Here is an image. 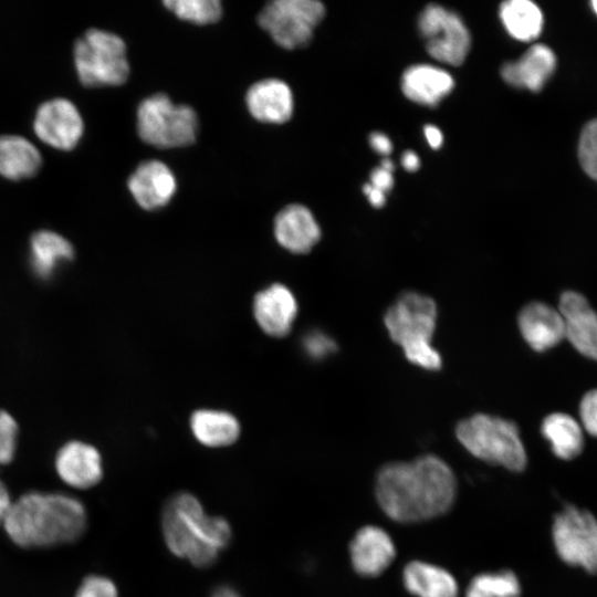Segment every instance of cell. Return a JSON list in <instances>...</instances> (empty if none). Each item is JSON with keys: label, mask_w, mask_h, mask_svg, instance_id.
<instances>
[{"label": "cell", "mask_w": 597, "mask_h": 597, "mask_svg": "<svg viewBox=\"0 0 597 597\" xmlns=\"http://www.w3.org/2000/svg\"><path fill=\"white\" fill-rule=\"evenodd\" d=\"M578 159L584 171L597 180V118L588 122L580 133Z\"/></svg>", "instance_id": "cell-30"}, {"label": "cell", "mask_w": 597, "mask_h": 597, "mask_svg": "<svg viewBox=\"0 0 597 597\" xmlns=\"http://www.w3.org/2000/svg\"><path fill=\"white\" fill-rule=\"evenodd\" d=\"M55 469L61 480L81 490L95 486L103 478L98 450L82 441H70L59 450Z\"/></svg>", "instance_id": "cell-15"}, {"label": "cell", "mask_w": 597, "mask_h": 597, "mask_svg": "<svg viewBox=\"0 0 597 597\" xmlns=\"http://www.w3.org/2000/svg\"><path fill=\"white\" fill-rule=\"evenodd\" d=\"M75 597H118V590L108 577L90 575L81 583Z\"/></svg>", "instance_id": "cell-32"}, {"label": "cell", "mask_w": 597, "mask_h": 597, "mask_svg": "<svg viewBox=\"0 0 597 597\" xmlns=\"http://www.w3.org/2000/svg\"><path fill=\"white\" fill-rule=\"evenodd\" d=\"M74 256L72 244L62 235L41 230L31 237L30 263L33 272L41 279H50L57 268Z\"/></svg>", "instance_id": "cell-25"}, {"label": "cell", "mask_w": 597, "mask_h": 597, "mask_svg": "<svg viewBox=\"0 0 597 597\" xmlns=\"http://www.w3.org/2000/svg\"><path fill=\"white\" fill-rule=\"evenodd\" d=\"M425 135L429 146L433 149H438L443 142L441 130L434 125H427L425 127Z\"/></svg>", "instance_id": "cell-38"}, {"label": "cell", "mask_w": 597, "mask_h": 597, "mask_svg": "<svg viewBox=\"0 0 597 597\" xmlns=\"http://www.w3.org/2000/svg\"><path fill=\"white\" fill-rule=\"evenodd\" d=\"M552 538L565 564L597 574V519L591 512L566 505L554 517Z\"/></svg>", "instance_id": "cell-9"}, {"label": "cell", "mask_w": 597, "mask_h": 597, "mask_svg": "<svg viewBox=\"0 0 597 597\" xmlns=\"http://www.w3.org/2000/svg\"><path fill=\"white\" fill-rule=\"evenodd\" d=\"M556 56L545 44L530 46L516 61L501 67L502 78L511 86L538 92L554 73Z\"/></svg>", "instance_id": "cell-20"}, {"label": "cell", "mask_w": 597, "mask_h": 597, "mask_svg": "<svg viewBox=\"0 0 597 597\" xmlns=\"http://www.w3.org/2000/svg\"><path fill=\"white\" fill-rule=\"evenodd\" d=\"M253 313L264 333L272 337H284L296 317L297 303L286 286L275 283L255 295Z\"/></svg>", "instance_id": "cell-17"}, {"label": "cell", "mask_w": 597, "mask_h": 597, "mask_svg": "<svg viewBox=\"0 0 597 597\" xmlns=\"http://www.w3.org/2000/svg\"><path fill=\"white\" fill-rule=\"evenodd\" d=\"M160 526L168 551L198 568L212 566L232 540L229 521L207 514L197 495L188 491L168 499L161 510Z\"/></svg>", "instance_id": "cell-3"}, {"label": "cell", "mask_w": 597, "mask_h": 597, "mask_svg": "<svg viewBox=\"0 0 597 597\" xmlns=\"http://www.w3.org/2000/svg\"><path fill=\"white\" fill-rule=\"evenodd\" d=\"M558 311L565 326V338L585 357L597 362V313L587 298L576 291H565Z\"/></svg>", "instance_id": "cell-12"}, {"label": "cell", "mask_w": 597, "mask_h": 597, "mask_svg": "<svg viewBox=\"0 0 597 597\" xmlns=\"http://www.w3.org/2000/svg\"><path fill=\"white\" fill-rule=\"evenodd\" d=\"M459 442L475 458L521 472L527 454L517 426L507 419L485 413L473 415L455 428Z\"/></svg>", "instance_id": "cell-5"}, {"label": "cell", "mask_w": 597, "mask_h": 597, "mask_svg": "<svg viewBox=\"0 0 597 597\" xmlns=\"http://www.w3.org/2000/svg\"><path fill=\"white\" fill-rule=\"evenodd\" d=\"M307 354L316 359L326 357L336 350L335 342L321 332H313L304 339Z\"/></svg>", "instance_id": "cell-34"}, {"label": "cell", "mask_w": 597, "mask_h": 597, "mask_svg": "<svg viewBox=\"0 0 597 597\" xmlns=\"http://www.w3.org/2000/svg\"><path fill=\"white\" fill-rule=\"evenodd\" d=\"M163 3L177 18L195 24H211L222 15L219 0H165Z\"/></svg>", "instance_id": "cell-29"}, {"label": "cell", "mask_w": 597, "mask_h": 597, "mask_svg": "<svg viewBox=\"0 0 597 597\" xmlns=\"http://www.w3.org/2000/svg\"><path fill=\"white\" fill-rule=\"evenodd\" d=\"M522 337L536 352H545L565 338L562 314L544 302H530L517 316Z\"/></svg>", "instance_id": "cell-16"}, {"label": "cell", "mask_w": 597, "mask_h": 597, "mask_svg": "<svg viewBox=\"0 0 597 597\" xmlns=\"http://www.w3.org/2000/svg\"><path fill=\"white\" fill-rule=\"evenodd\" d=\"M136 127L140 139L158 148L185 147L195 143L198 117L188 105L174 104L169 96L157 93L142 101Z\"/></svg>", "instance_id": "cell-7"}, {"label": "cell", "mask_w": 597, "mask_h": 597, "mask_svg": "<svg viewBox=\"0 0 597 597\" xmlns=\"http://www.w3.org/2000/svg\"><path fill=\"white\" fill-rule=\"evenodd\" d=\"M17 436V422L8 412L0 410V464H8L13 460Z\"/></svg>", "instance_id": "cell-31"}, {"label": "cell", "mask_w": 597, "mask_h": 597, "mask_svg": "<svg viewBox=\"0 0 597 597\" xmlns=\"http://www.w3.org/2000/svg\"><path fill=\"white\" fill-rule=\"evenodd\" d=\"M363 190L373 207L380 208L385 205L386 202L385 192L374 188L370 184H366Z\"/></svg>", "instance_id": "cell-37"}, {"label": "cell", "mask_w": 597, "mask_h": 597, "mask_svg": "<svg viewBox=\"0 0 597 597\" xmlns=\"http://www.w3.org/2000/svg\"><path fill=\"white\" fill-rule=\"evenodd\" d=\"M349 556L353 568L358 575L375 577L392 563L396 546L384 528L366 525L353 537L349 544Z\"/></svg>", "instance_id": "cell-13"}, {"label": "cell", "mask_w": 597, "mask_h": 597, "mask_svg": "<svg viewBox=\"0 0 597 597\" xmlns=\"http://www.w3.org/2000/svg\"><path fill=\"white\" fill-rule=\"evenodd\" d=\"M375 494L388 517L399 523H417L450 510L457 494V480L446 461L426 454L410 462L381 467Z\"/></svg>", "instance_id": "cell-1"}, {"label": "cell", "mask_w": 597, "mask_h": 597, "mask_svg": "<svg viewBox=\"0 0 597 597\" xmlns=\"http://www.w3.org/2000/svg\"><path fill=\"white\" fill-rule=\"evenodd\" d=\"M591 7L597 14V0L591 1Z\"/></svg>", "instance_id": "cell-42"}, {"label": "cell", "mask_w": 597, "mask_h": 597, "mask_svg": "<svg viewBox=\"0 0 597 597\" xmlns=\"http://www.w3.org/2000/svg\"><path fill=\"white\" fill-rule=\"evenodd\" d=\"M406 589L417 597H458L455 578L447 569L421 561L408 563L402 572Z\"/></svg>", "instance_id": "cell-22"}, {"label": "cell", "mask_w": 597, "mask_h": 597, "mask_svg": "<svg viewBox=\"0 0 597 597\" xmlns=\"http://www.w3.org/2000/svg\"><path fill=\"white\" fill-rule=\"evenodd\" d=\"M210 597H241L240 593L229 585H220L213 589Z\"/></svg>", "instance_id": "cell-41"}, {"label": "cell", "mask_w": 597, "mask_h": 597, "mask_svg": "<svg viewBox=\"0 0 597 597\" xmlns=\"http://www.w3.org/2000/svg\"><path fill=\"white\" fill-rule=\"evenodd\" d=\"M2 525L15 545L43 548L77 541L87 527V514L76 498L34 491L11 503Z\"/></svg>", "instance_id": "cell-2"}, {"label": "cell", "mask_w": 597, "mask_h": 597, "mask_svg": "<svg viewBox=\"0 0 597 597\" xmlns=\"http://www.w3.org/2000/svg\"><path fill=\"white\" fill-rule=\"evenodd\" d=\"M245 104L253 118L268 124L287 122L294 109L292 91L279 78H265L251 85L245 94Z\"/></svg>", "instance_id": "cell-18"}, {"label": "cell", "mask_w": 597, "mask_h": 597, "mask_svg": "<svg viewBox=\"0 0 597 597\" xmlns=\"http://www.w3.org/2000/svg\"><path fill=\"white\" fill-rule=\"evenodd\" d=\"M521 594L517 576L507 569L479 574L465 590V597H521Z\"/></svg>", "instance_id": "cell-28"}, {"label": "cell", "mask_w": 597, "mask_h": 597, "mask_svg": "<svg viewBox=\"0 0 597 597\" xmlns=\"http://www.w3.org/2000/svg\"><path fill=\"white\" fill-rule=\"evenodd\" d=\"M274 235L282 248L303 254L310 252L320 241L321 229L308 208L291 203L275 216Z\"/></svg>", "instance_id": "cell-19"}, {"label": "cell", "mask_w": 597, "mask_h": 597, "mask_svg": "<svg viewBox=\"0 0 597 597\" xmlns=\"http://www.w3.org/2000/svg\"><path fill=\"white\" fill-rule=\"evenodd\" d=\"M11 503L9 492L0 480V524H3Z\"/></svg>", "instance_id": "cell-39"}, {"label": "cell", "mask_w": 597, "mask_h": 597, "mask_svg": "<svg viewBox=\"0 0 597 597\" xmlns=\"http://www.w3.org/2000/svg\"><path fill=\"white\" fill-rule=\"evenodd\" d=\"M325 17V7L316 0H274L258 15L259 25L280 46L294 50L310 43Z\"/></svg>", "instance_id": "cell-8"}, {"label": "cell", "mask_w": 597, "mask_h": 597, "mask_svg": "<svg viewBox=\"0 0 597 597\" xmlns=\"http://www.w3.org/2000/svg\"><path fill=\"white\" fill-rule=\"evenodd\" d=\"M73 55L76 73L85 86H116L128 78L126 44L115 33L87 30L75 42Z\"/></svg>", "instance_id": "cell-6"}, {"label": "cell", "mask_w": 597, "mask_h": 597, "mask_svg": "<svg viewBox=\"0 0 597 597\" xmlns=\"http://www.w3.org/2000/svg\"><path fill=\"white\" fill-rule=\"evenodd\" d=\"M369 144L380 155H389L392 150L390 139L383 133L375 132L369 136Z\"/></svg>", "instance_id": "cell-36"}, {"label": "cell", "mask_w": 597, "mask_h": 597, "mask_svg": "<svg viewBox=\"0 0 597 597\" xmlns=\"http://www.w3.org/2000/svg\"><path fill=\"white\" fill-rule=\"evenodd\" d=\"M499 14L507 33L519 41H533L542 32V11L530 0L504 1L500 6Z\"/></svg>", "instance_id": "cell-27"}, {"label": "cell", "mask_w": 597, "mask_h": 597, "mask_svg": "<svg viewBox=\"0 0 597 597\" xmlns=\"http://www.w3.org/2000/svg\"><path fill=\"white\" fill-rule=\"evenodd\" d=\"M374 188L387 192L390 190L394 186V177L392 171L387 170L385 168L377 167L375 168L370 174V182Z\"/></svg>", "instance_id": "cell-35"}, {"label": "cell", "mask_w": 597, "mask_h": 597, "mask_svg": "<svg viewBox=\"0 0 597 597\" xmlns=\"http://www.w3.org/2000/svg\"><path fill=\"white\" fill-rule=\"evenodd\" d=\"M33 128L45 144L61 150H71L80 142L84 123L76 106L57 97L44 102L35 113Z\"/></svg>", "instance_id": "cell-11"}, {"label": "cell", "mask_w": 597, "mask_h": 597, "mask_svg": "<svg viewBox=\"0 0 597 597\" xmlns=\"http://www.w3.org/2000/svg\"><path fill=\"white\" fill-rule=\"evenodd\" d=\"M384 322L390 338L410 363L428 370L441 368V356L431 345L437 322L432 298L406 292L387 310Z\"/></svg>", "instance_id": "cell-4"}, {"label": "cell", "mask_w": 597, "mask_h": 597, "mask_svg": "<svg viewBox=\"0 0 597 597\" xmlns=\"http://www.w3.org/2000/svg\"><path fill=\"white\" fill-rule=\"evenodd\" d=\"M42 164L38 148L18 135L0 136V175L20 180L34 176Z\"/></svg>", "instance_id": "cell-23"}, {"label": "cell", "mask_w": 597, "mask_h": 597, "mask_svg": "<svg viewBox=\"0 0 597 597\" xmlns=\"http://www.w3.org/2000/svg\"><path fill=\"white\" fill-rule=\"evenodd\" d=\"M579 419L584 431L597 438V388L583 396L579 404Z\"/></svg>", "instance_id": "cell-33"}, {"label": "cell", "mask_w": 597, "mask_h": 597, "mask_svg": "<svg viewBox=\"0 0 597 597\" xmlns=\"http://www.w3.org/2000/svg\"><path fill=\"white\" fill-rule=\"evenodd\" d=\"M401 164L407 171H416L420 166V159L416 153L406 150L401 156Z\"/></svg>", "instance_id": "cell-40"}, {"label": "cell", "mask_w": 597, "mask_h": 597, "mask_svg": "<svg viewBox=\"0 0 597 597\" xmlns=\"http://www.w3.org/2000/svg\"><path fill=\"white\" fill-rule=\"evenodd\" d=\"M454 87V80L447 71L428 64L408 67L401 76V91L413 103L434 107Z\"/></svg>", "instance_id": "cell-21"}, {"label": "cell", "mask_w": 597, "mask_h": 597, "mask_svg": "<svg viewBox=\"0 0 597 597\" xmlns=\"http://www.w3.org/2000/svg\"><path fill=\"white\" fill-rule=\"evenodd\" d=\"M190 428L197 441L209 448L231 446L240 436L239 421L224 411L198 410L191 416Z\"/></svg>", "instance_id": "cell-26"}, {"label": "cell", "mask_w": 597, "mask_h": 597, "mask_svg": "<svg viewBox=\"0 0 597 597\" xmlns=\"http://www.w3.org/2000/svg\"><path fill=\"white\" fill-rule=\"evenodd\" d=\"M127 187L140 208L155 210L171 200L177 190V181L166 164L146 160L129 176Z\"/></svg>", "instance_id": "cell-14"}, {"label": "cell", "mask_w": 597, "mask_h": 597, "mask_svg": "<svg viewBox=\"0 0 597 597\" xmlns=\"http://www.w3.org/2000/svg\"><path fill=\"white\" fill-rule=\"evenodd\" d=\"M418 29L431 57L453 66L464 62L471 36L458 14L439 4H428L419 15Z\"/></svg>", "instance_id": "cell-10"}, {"label": "cell", "mask_w": 597, "mask_h": 597, "mask_svg": "<svg viewBox=\"0 0 597 597\" xmlns=\"http://www.w3.org/2000/svg\"><path fill=\"white\" fill-rule=\"evenodd\" d=\"M541 432L549 442L553 453L562 460H573L584 449V429L568 413L553 412L547 415L542 422Z\"/></svg>", "instance_id": "cell-24"}]
</instances>
